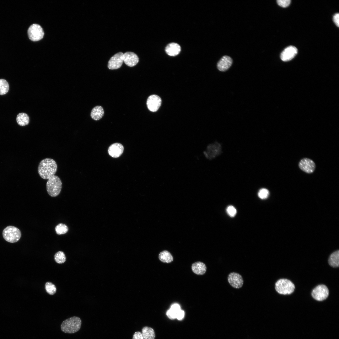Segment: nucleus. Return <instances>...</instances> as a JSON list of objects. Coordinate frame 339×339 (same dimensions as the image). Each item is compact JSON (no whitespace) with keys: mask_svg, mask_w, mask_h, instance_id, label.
Masks as SVG:
<instances>
[{"mask_svg":"<svg viewBox=\"0 0 339 339\" xmlns=\"http://www.w3.org/2000/svg\"><path fill=\"white\" fill-rule=\"evenodd\" d=\"M57 170V165L56 161L49 158L41 160L38 168L39 175L45 180H48L55 175Z\"/></svg>","mask_w":339,"mask_h":339,"instance_id":"nucleus-1","label":"nucleus"},{"mask_svg":"<svg viewBox=\"0 0 339 339\" xmlns=\"http://www.w3.org/2000/svg\"><path fill=\"white\" fill-rule=\"evenodd\" d=\"M82 321L77 316H73L63 321L61 325L62 331L65 333L72 334L78 331L80 329Z\"/></svg>","mask_w":339,"mask_h":339,"instance_id":"nucleus-2","label":"nucleus"},{"mask_svg":"<svg viewBox=\"0 0 339 339\" xmlns=\"http://www.w3.org/2000/svg\"><path fill=\"white\" fill-rule=\"evenodd\" d=\"M62 185L60 178L55 175L48 179L46 182V188L48 193L51 197L57 196L61 191Z\"/></svg>","mask_w":339,"mask_h":339,"instance_id":"nucleus-3","label":"nucleus"},{"mask_svg":"<svg viewBox=\"0 0 339 339\" xmlns=\"http://www.w3.org/2000/svg\"><path fill=\"white\" fill-rule=\"evenodd\" d=\"M275 288L279 293L283 294H289L294 291L295 286L290 280L286 279L278 280L275 284Z\"/></svg>","mask_w":339,"mask_h":339,"instance_id":"nucleus-4","label":"nucleus"},{"mask_svg":"<svg viewBox=\"0 0 339 339\" xmlns=\"http://www.w3.org/2000/svg\"><path fill=\"white\" fill-rule=\"evenodd\" d=\"M21 232L19 229L13 226H9L3 231V236L7 241L14 243L17 242L21 236Z\"/></svg>","mask_w":339,"mask_h":339,"instance_id":"nucleus-5","label":"nucleus"},{"mask_svg":"<svg viewBox=\"0 0 339 339\" xmlns=\"http://www.w3.org/2000/svg\"><path fill=\"white\" fill-rule=\"evenodd\" d=\"M28 35L31 41H36L41 40L43 37L44 32L41 26L37 24L31 25L28 30Z\"/></svg>","mask_w":339,"mask_h":339,"instance_id":"nucleus-6","label":"nucleus"},{"mask_svg":"<svg viewBox=\"0 0 339 339\" xmlns=\"http://www.w3.org/2000/svg\"><path fill=\"white\" fill-rule=\"evenodd\" d=\"M329 292L327 287L323 284L316 286L312 290L311 295L315 299L321 301L326 299L329 295Z\"/></svg>","mask_w":339,"mask_h":339,"instance_id":"nucleus-7","label":"nucleus"},{"mask_svg":"<svg viewBox=\"0 0 339 339\" xmlns=\"http://www.w3.org/2000/svg\"><path fill=\"white\" fill-rule=\"evenodd\" d=\"M123 62V53L119 52L110 58L108 64V68L111 70L117 69L121 66Z\"/></svg>","mask_w":339,"mask_h":339,"instance_id":"nucleus-8","label":"nucleus"},{"mask_svg":"<svg viewBox=\"0 0 339 339\" xmlns=\"http://www.w3.org/2000/svg\"><path fill=\"white\" fill-rule=\"evenodd\" d=\"M161 104L160 98L156 95H150L148 98L147 105L148 110L152 112H156L160 107Z\"/></svg>","mask_w":339,"mask_h":339,"instance_id":"nucleus-9","label":"nucleus"},{"mask_svg":"<svg viewBox=\"0 0 339 339\" xmlns=\"http://www.w3.org/2000/svg\"><path fill=\"white\" fill-rule=\"evenodd\" d=\"M299 168L304 172L309 174L313 172L315 168V164L311 159L305 158L302 159L299 162Z\"/></svg>","mask_w":339,"mask_h":339,"instance_id":"nucleus-10","label":"nucleus"},{"mask_svg":"<svg viewBox=\"0 0 339 339\" xmlns=\"http://www.w3.org/2000/svg\"><path fill=\"white\" fill-rule=\"evenodd\" d=\"M228 280L230 285L236 288H241L243 284L244 281L242 276L236 272L230 273L228 276Z\"/></svg>","mask_w":339,"mask_h":339,"instance_id":"nucleus-11","label":"nucleus"},{"mask_svg":"<svg viewBox=\"0 0 339 339\" xmlns=\"http://www.w3.org/2000/svg\"><path fill=\"white\" fill-rule=\"evenodd\" d=\"M298 53V50L295 46H290L284 49L280 55L281 59L287 62L293 59Z\"/></svg>","mask_w":339,"mask_h":339,"instance_id":"nucleus-12","label":"nucleus"},{"mask_svg":"<svg viewBox=\"0 0 339 339\" xmlns=\"http://www.w3.org/2000/svg\"><path fill=\"white\" fill-rule=\"evenodd\" d=\"M139 62V58L135 53L126 52L123 53V62L127 66L132 67L136 65Z\"/></svg>","mask_w":339,"mask_h":339,"instance_id":"nucleus-13","label":"nucleus"},{"mask_svg":"<svg viewBox=\"0 0 339 339\" xmlns=\"http://www.w3.org/2000/svg\"><path fill=\"white\" fill-rule=\"evenodd\" d=\"M124 150L123 146L121 143H116L111 144L109 147L108 152L112 157L116 158L120 156Z\"/></svg>","mask_w":339,"mask_h":339,"instance_id":"nucleus-14","label":"nucleus"},{"mask_svg":"<svg viewBox=\"0 0 339 339\" xmlns=\"http://www.w3.org/2000/svg\"><path fill=\"white\" fill-rule=\"evenodd\" d=\"M232 58L227 56L222 57L217 64L218 69L221 71H225L228 70L232 63Z\"/></svg>","mask_w":339,"mask_h":339,"instance_id":"nucleus-15","label":"nucleus"},{"mask_svg":"<svg viewBox=\"0 0 339 339\" xmlns=\"http://www.w3.org/2000/svg\"><path fill=\"white\" fill-rule=\"evenodd\" d=\"M165 51L169 55L175 56L178 55L181 50L180 45L175 43H171L167 45L165 48Z\"/></svg>","mask_w":339,"mask_h":339,"instance_id":"nucleus-16","label":"nucleus"},{"mask_svg":"<svg viewBox=\"0 0 339 339\" xmlns=\"http://www.w3.org/2000/svg\"><path fill=\"white\" fill-rule=\"evenodd\" d=\"M191 268L194 273L200 275L204 274L207 270V267L205 264L200 261L196 262L193 264Z\"/></svg>","mask_w":339,"mask_h":339,"instance_id":"nucleus-17","label":"nucleus"},{"mask_svg":"<svg viewBox=\"0 0 339 339\" xmlns=\"http://www.w3.org/2000/svg\"><path fill=\"white\" fill-rule=\"evenodd\" d=\"M104 112L103 109L101 106H96L92 109L90 116L94 120H98L103 116Z\"/></svg>","mask_w":339,"mask_h":339,"instance_id":"nucleus-18","label":"nucleus"},{"mask_svg":"<svg viewBox=\"0 0 339 339\" xmlns=\"http://www.w3.org/2000/svg\"><path fill=\"white\" fill-rule=\"evenodd\" d=\"M221 146L218 143H215L208 147L207 153L209 158H212L215 157L220 153Z\"/></svg>","mask_w":339,"mask_h":339,"instance_id":"nucleus-19","label":"nucleus"},{"mask_svg":"<svg viewBox=\"0 0 339 339\" xmlns=\"http://www.w3.org/2000/svg\"><path fill=\"white\" fill-rule=\"evenodd\" d=\"M142 333L144 339H154L155 334L154 330L151 327L146 326L143 328Z\"/></svg>","mask_w":339,"mask_h":339,"instance_id":"nucleus-20","label":"nucleus"},{"mask_svg":"<svg viewBox=\"0 0 339 339\" xmlns=\"http://www.w3.org/2000/svg\"><path fill=\"white\" fill-rule=\"evenodd\" d=\"M16 121L20 126H23L27 125L29 123L30 119L28 115L24 113H19L16 117Z\"/></svg>","mask_w":339,"mask_h":339,"instance_id":"nucleus-21","label":"nucleus"},{"mask_svg":"<svg viewBox=\"0 0 339 339\" xmlns=\"http://www.w3.org/2000/svg\"><path fill=\"white\" fill-rule=\"evenodd\" d=\"M328 262L329 264L333 267H336L339 266V251L333 253L330 256Z\"/></svg>","mask_w":339,"mask_h":339,"instance_id":"nucleus-22","label":"nucleus"},{"mask_svg":"<svg viewBox=\"0 0 339 339\" xmlns=\"http://www.w3.org/2000/svg\"><path fill=\"white\" fill-rule=\"evenodd\" d=\"M159 258L161 261L164 263H170L173 260L171 253L167 250H164L160 252L159 255Z\"/></svg>","mask_w":339,"mask_h":339,"instance_id":"nucleus-23","label":"nucleus"},{"mask_svg":"<svg viewBox=\"0 0 339 339\" xmlns=\"http://www.w3.org/2000/svg\"><path fill=\"white\" fill-rule=\"evenodd\" d=\"M9 89V85L7 81L3 79H0V95L6 94Z\"/></svg>","mask_w":339,"mask_h":339,"instance_id":"nucleus-24","label":"nucleus"},{"mask_svg":"<svg viewBox=\"0 0 339 339\" xmlns=\"http://www.w3.org/2000/svg\"><path fill=\"white\" fill-rule=\"evenodd\" d=\"M54 258L55 261L57 263L62 264L66 261V257L64 253L62 251H59L55 253Z\"/></svg>","mask_w":339,"mask_h":339,"instance_id":"nucleus-25","label":"nucleus"},{"mask_svg":"<svg viewBox=\"0 0 339 339\" xmlns=\"http://www.w3.org/2000/svg\"><path fill=\"white\" fill-rule=\"evenodd\" d=\"M55 230L57 234L61 235L67 233L68 231V228L65 224L60 223L56 227Z\"/></svg>","mask_w":339,"mask_h":339,"instance_id":"nucleus-26","label":"nucleus"},{"mask_svg":"<svg viewBox=\"0 0 339 339\" xmlns=\"http://www.w3.org/2000/svg\"><path fill=\"white\" fill-rule=\"evenodd\" d=\"M45 288L46 292L49 294L52 295L56 292V288L55 285L50 282H47L45 283Z\"/></svg>","mask_w":339,"mask_h":339,"instance_id":"nucleus-27","label":"nucleus"},{"mask_svg":"<svg viewBox=\"0 0 339 339\" xmlns=\"http://www.w3.org/2000/svg\"><path fill=\"white\" fill-rule=\"evenodd\" d=\"M269 194V192L267 189L265 188H262L259 191L258 193V196L261 199H265L268 197Z\"/></svg>","mask_w":339,"mask_h":339,"instance_id":"nucleus-28","label":"nucleus"},{"mask_svg":"<svg viewBox=\"0 0 339 339\" xmlns=\"http://www.w3.org/2000/svg\"><path fill=\"white\" fill-rule=\"evenodd\" d=\"M226 211L228 214L232 217H234L237 212L236 209L232 206H228L226 209Z\"/></svg>","mask_w":339,"mask_h":339,"instance_id":"nucleus-29","label":"nucleus"},{"mask_svg":"<svg viewBox=\"0 0 339 339\" xmlns=\"http://www.w3.org/2000/svg\"><path fill=\"white\" fill-rule=\"evenodd\" d=\"M291 2L290 0H277V4L283 8L288 7L290 4Z\"/></svg>","mask_w":339,"mask_h":339,"instance_id":"nucleus-30","label":"nucleus"},{"mask_svg":"<svg viewBox=\"0 0 339 339\" xmlns=\"http://www.w3.org/2000/svg\"><path fill=\"white\" fill-rule=\"evenodd\" d=\"M166 315L170 319L173 320L176 318V314L170 309L167 311Z\"/></svg>","mask_w":339,"mask_h":339,"instance_id":"nucleus-31","label":"nucleus"},{"mask_svg":"<svg viewBox=\"0 0 339 339\" xmlns=\"http://www.w3.org/2000/svg\"><path fill=\"white\" fill-rule=\"evenodd\" d=\"M170 309L175 312L176 314L181 309L180 306L178 304H173Z\"/></svg>","mask_w":339,"mask_h":339,"instance_id":"nucleus-32","label":"nucleus"},{"mask_svg":"<svg viewBox=\"0 0 339 339\" xmlns=\"http://www.w3.org/2000/svg\"><path fill=\"white\" fill-rule=\"evenodd\" d=\"M132 339H144V338L142 333L139 331H137L134 334Z\"/></svg>","mask_w":339,"mask_h":339,"instance_id":"nucleus-33","label":"nucleus"},{"mask_svg":"<svg viewBox=\"0 0 339 339\" xmlns=\"http://www.w3.org/2000/svg\"><path fill=\"white\" fill-rule=\"evenodd\" d=\"M185 313L184 311L180 310L177 313L176 318L178 320H182L184 316Z\"/></svg>","mask_w":339,"mask_h":339,"instance_id":"nucleus-34","label":"nucleus"},{"mask_svg":"<svg viewBox=\"0 0 339 339\" xmlns=\"http://www.w3.org/2000/svg\"><path fill=\"white\" fill-rule=\"evenodd\" d=\"M333 20L336 24V25L338 27H339V14L338 13H336L333 16Z\"/></svg>","mask_w":339,"mask_h":339,"instance_id":"nucleus-35","label":"nucleus"}]
</instances>
